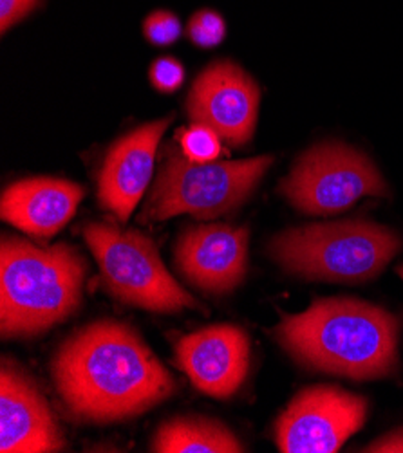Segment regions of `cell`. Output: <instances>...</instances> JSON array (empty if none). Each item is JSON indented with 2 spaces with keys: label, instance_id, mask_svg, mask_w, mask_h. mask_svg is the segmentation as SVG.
Listing matches in <instances>:
<instances>
[{
  "label": "cell",
  "instance_id": "1",
  "mask_svg": "<svg viewBox=\"0 0 403 453\" xmlns=\"http://www.w3.org/2000/svg\"><path fill=\"white\" fill-rule=\"evenodd\" d=\"M53 381L69 412L93 423L140 416L177 388L138 333L112 320L83 327L60 347Z\"/></svg>",
  "mask_w": 403,
  "mask_h": 453
},
{
  "label": "cell",
  "instance_id": "2",
  "mask_svg": "<svg viewBox=\"0 0 403 453\" xmlns=\"http://www.w3.org/2000/svg\"><path fill=\"white\" fill-rule=\"evenodd\" d=\"M394 314L354 298H321L283 316L277 342L304 367L356 381L391 376L398 365Z\"/></svg>",
  "mask_w": 403,
  "mask_h": 453
},
{
  "label": "cell",
  "instance_id": "3",
  "mask_svg": "<svg viewBox=\"0 0 403 453\" xmlns=\"http://www.w3.org/2000/svg\"><path fill=\"white\" fill-rule=\"evenodd\" d=\"M87 264L66 244L38 248L19 237L0 246V333L35 336L71 316L80 302Z\"/></svg>",
  "mask_w": 403,
  "mask_h": 453
},
{
  "label": "cell",
  "instance_id": "4",
  "mask_svg": "<svg viewBox=\"0 0 403 453\" xmlns=\"http://www.w3.org/2000/svg\"><path fill=\"white\" fill-rule=\"evenodd\" d=\"M401 250V239L371 220L307 224L277 235L272 257L290 273L324 282H366Z\"/></svg>",
  "mask_w": 403,
  "mask_h": 453
},
{
  "label": "cell",
  "instance_id": "5",
  "mask_svg": "<svg viewBox=\"0 0 403 453\" xmlns=\"http://www.w3.org/2000/svg\"><path fill=\"white\" fill-rule=\"evenodd\" d=\"M272 165V156L210 163L170 157L158 173L143 219L167 220L182 213L196 219L225 215L250 197Z\"/></svg>",
  "mask_w": 403,
  "mask_h": 453
},
{
  "label": "cell",
  "instance_id": "6",
  "mask_svg": "<svg viewBox=\"0 0 403 453\" xmlns=\"http://www.w3.org/2000/svg\"><path fill=\"white\" fill-rule=\"evenodd\" d=\"M83 239L93 251L112 296L152 312L198 309V300L179 286L163 265L156 244L114 224H89Z\"/></svg>",
  "mask_w": 403,
  "mask_h": 453
},
{
  "label": "cell",
  "instance_id": "7",
  "mask_svg": "<svg viewBox=\"0 0 403 453\" xmlns=\"http://www.w3.org/2000/svg\"><path fill=\"white\" fill-rule=\"evenodd\" d=\"M279 190L307 215H333L360 197L389 196L375 163L360 150L335 142L304 152Z\"/></svg>",
  "mask_w": 403,
  "mask_h": 453
},
{
  "label": "cell",
  "instance_id": "8",
  "mask_svg": "<svg viewBox=\"0 0 403 453\" xmlns=\"http://www.w3.org/2000/svg\"><path fill=\"white\" fill-rule=\"evenodd\" d=\"M368 399L333 385L300 390L275 423L283 453H335L360 430Z\"/></svg>",
  "mask_w": 403,
  "mask_h": 453
},
{
  "label": "cell",
  "instance_id": "9",
  "mask_svg": "<svg viewBox=\"0 0 403 453\" xmlns=\"http://www.w3.org/2000/svg\"><path fill=\"white\" fill-rule=\"evenodd\" d=\"M260 90L239 65L221 60L208 65L194 81L187 112L194 123L213 128L232 147L246 145L255 130Z\"/></svg>",
  "mask_w": 403,
  "mask_h": 453
},
{
  "label": "cell",
  "instance_id": "10",
  "mask_svg": "<svg viewBox=\"0 0 403 453\" xmlns=\"http://www.w3.org/2000/svg\"><path fill=\"white\" fill-rule=\"evenodd\" d=\"M64 446L57 418L36 383L4 361L0 371V451L51 453Z\"/></svg>",
  "mask_w": 403,
  "mask_h": 453
},
{
  "label": "cell",
  "instance_id": "11",
  "mask_svg": "<svg viewBox=\"0 0 403 453\" xmlns=\"http://www.w3.org/2000/svg\"><path fill=\"white\" fill-rule=\"evenodd\" d=\"M175 364L196 388L227 399L244 383L250 367L248 334L236 326H210L179 340Z\"/></svg>",
  "mask_w": 403,
  "mask_h": 453
},
{
  "label": "cell",
  "instance_id": "12",
  "mask_svg": "<svg viewBox=\"0 0 403 453\" xmlns=\"http://www.w3.org/2000/svg\"><path fill=\"white\" fill-rule=\"evenodd\" d=\"M248 262V230L230 224L194 226L175 246L182 275L206 293H227L241 284Z\"/></svg>",
  "mask_w": 403,
  "mask_h": 453
},
{
  "label": "cell",
  "instance_id": "13",
  "mask_svg": "<svg viewBox=\"0 0 403 453\" xmlns=\"http://www.w3.org/2000/svg\"><path fill=\"white\" fill-rule=\"evenodd\" d=\"M170 121L172 116L128 132L111 147L104 161L98 175V201L123 222L151 183L158 143Z\"/></svg>",
  "mask_w": 403,
  "mask_h": 453
},
{
  "label": "cell",
  "instance_id": "14",
  "mask_svg": "<svg viewBox=\"0 0 403 453\" xmlns=\"http://www.w3.org/2000/svg\"><path fill=\"white\" fill-rule=\"evenodd\" d=\"M83 196L80 185L66 179H22L4 190L0 215L31 237L50 239L73 219Z\"/></svg>",
  "mask_w": 403,
  "mask_h": 453
},
{
  "label": "cell",
  "instance_id": "15",
  "mask_svg": "<svg viewBox=\"0 0 403 453\" xmlns=\"http://www.w3.org/2000/svg\"><path fill=\"white\" fill-rule=\"evenodd\" d=\"M156 453H239L244 451L237 437L217 421L205 418H175L154 434Z\"/></svg>",
  "mask_w": 403,
  "mask_h": 453
},
{
  "label": "cell",
  "instance_id": "16",
  "mask_svg": "<svg viewBox=\"0 0 403 453\" xmlns=\"http://www.w3.org/2000/svg\"><path fill=\"white\" fill-rule=\"evenodd\" d=\"M183 156L194 163L215 161L221 154V135L203 123H194L177 132Z\"/></svg>",
  "mask_w": 403,
  "mask_h": 453
},
{
  "label": "cell",
  "instance_id": "17",
  "mask_svg": "<svg viewBox=\"0 0 403 453\" xmlns=\"http://www.w3.org/2000/svg\"><path fill=\"white\" fill-rule=\"evenodd\" d=\"M189 36L198 48H215L227 36V22L217 12L201 10L189 22Z\"/></svg>",
  "mask_w": 403,
  "mask_h": 453
},
{
  "label": "cell",
  "instance_id": "18",
  "mask_svg": "<svg viewBox=\"0 0 403 453\" xmlns=\"http://www.w3.org/2000/svg\"><path fill=\"white\" fill-rule=\"evenodd\" d=\"M143 33L147 40L159 48H167L179 40L183 33L182 22H179L177 15L172 12H152L145 22H143Z\"/></svg>",
  "mask_w": 403,
  "mask_h": 453
},
{
  "label": "cell",
  "instance_id": "19",
  "mask_svg": "<svg viewBox=\"0 0 403 453\" xmlns=\"http://www.w3.org/2000/svg\"><path fill=\"white\" fill-rule=\"evenodd\" d=\"M151 81L159 93H175L185 81V67L174 57H161L151 65Z\"/></svg>",
  "mask_w": 403,
  "mask_h": 453
},
{
  "label": "cell",
  "instance_id": "20",
  "mask_svg": "<svg viewBox=\"0 0 403 453\" xmlns=\"http://www.w3.org/2000/svg\"><path fill=\"white\" fill-rule=\"evenodd\" d=\"M38 4V0H0V29L6 33Z\"/></svg>",
  "mask_w": 403,
  "mask_h": 453
},
{
  "label": "cell",
  "instance_id": "21",
  "mask_svg": "<svg viewBox=\"0 0 403 453\" xmlns=\"http://www.w3.org/2000/svg\"><path fill=\"white\" fill-rule=\"evenodd\" d=\"M362 451H373V453H403V428L392 430L380 437L378 441L366 446Z\"/></svg>",
  "mask_w": 403,
  "mask_h": 453
},
{
  "label": "cell",
  "instance_id": "22",
  "mask_svg": "<svg viewBox=\"0 0 403 453\" xmlns=\"http://www.w3.org/2000/svg\"><path fill=\"white\" fill-rule=\"evenodd\" d=\"M396 273L403 279V265H398V267H396Z\"/></svg>",
  "mask_w": 403,
  "mask_h": 453
}]
</instances>
